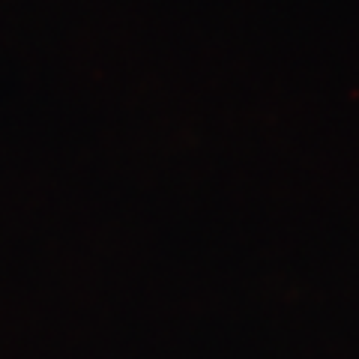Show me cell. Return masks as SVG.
Returning <instances> with one entry per match:
<instances>
[]
</instances>
